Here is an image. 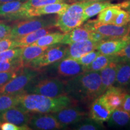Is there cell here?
<instances>
[{"mask_svg": "<svg viewBox=\"0 0 130 130\" xmlns=\"http://www.w3.org/2000/svg\"><path fill=\"white\" fill-rule=\"evenodd\" d=\"M64 93L75 102L91 104L104 93L100 71H86L64 81Z\"/></svg>", "mask_w": 130, "mask_h": 130, "instance_id": "obj_1", "label": "cell"}, {"mask_svg": "<svg viewBox=\"0 0 130 130\" xmlns=\"http://www.w3.org/2000/svg\"><path fill=\"white\" fill-rule=\"evenodd\" d=\"M18 105L21 110L30 113H53L73 105L75 102L66 94L57 97H48L25 92L18 94Z\"/></svg>", "mask_w": 130, "mask_h": 130, "instance_id": "obj_2", "label": "cell"}, {"mask_svg": "<svg viewBox=\"0 0 130 130\" xmlns=\"http://www.w3.org/2000/svg\"><path fill=\"white\" fill-rule=\"evenodd\" d=\"M40 75L25 87L24 89L25 93L39 94L53 98L65 94L64 83L63 80L54 77H40Z\"/></svg>", "mask_w": 130, "mask_h": 130, "instance_id": "obj_3", "label": "cell"}, {"mask_svg": "<svg viewBox=\"0 0 130 130\" xmlns=\"http://www.w3.org/2000/svg\"><path fill=\"white\" fill-rule=\"evenodd\" d=\"M94 1H81L69 5L62 13L58 14L56 26L63 33L80 27L83 24V13L86 7Z\"/></svg>", "mask_w": 130, "mask_h": 130, "instance_id": "obj_4", "label": "cell"}, {"mask_svg": "<svg viewBox=\"0 0 130 130\" xmlns=\"http://www.w3.org/2000/svg\"><path fill=\"white\" fill-rule=\"evenodd\" d=\"M39 17L32 19L30 18L16 23L12 27L9 38L15 39L40 28L56 25L57 16Z\"/></svg>", "mask_w": 130, "mask_h": 130, "instance_id": "obj_5", "label": "cell"}, {"mask_svg": "<svg viewBox=\"0 0 130 130\" xmlns=\"http://www.w3.org/2000/svg\"><path fill=\"white\" fill-rule=\"evenodd\" d=\"M40 70L24 67L16 77L0 87V95H18L24 92L31 81L41 74Z\"/></svg>", "mask_w": 130, "mask_h": 130, "instance_id": "obj_6", "label": "cell"}, {"mask_svg": "<svg viewBox=\"0 0 130 130\" xmlns=\"http://www.w3.org/2000/svg\"><path fill=\"white\" fill-rule=\"evenodd\" d=\"M50 66L48 71L50 77H57L63 81L85 72V66L71 58H64Z\"/></svg>", "mask_w": 130, "mask_h": 130, "instance_id": "obj_7", "label": "cell"}, {"mask_svg": "<svg viewBox=\"0 0 130 130\" xmlns=\"http://www.w3.org/2000/svg\"><path fill=\"white\" fill-rule=\"evenodd\" d=\"M66 45L57 43L49 46L40 56L33 59L26 65L25 67L40 69L60 60L65 57L67 46Z\"/></svg>", "mask_w": 130, "mask_h": 130, "instance_id": "obj_8", "label": "cell"}, {"mask_svg": "<svg viewBox=\"0 0 130 130\" xmlns=\"http://www.w3.org/2000/svg\"><path fill=\"white\" fill-rule=\"evenodd\" d=\"M84 28L89 31H96L108 39L120 38L128 35L129 32V25L118 26L114 24H101L96 20L88 21L83 25Z\"/></svg>", "mask_w": 130, "mask_h": 130, "instance_id": "obj_9", "label": "cell"}, {"mask_svg": "<svg viewBox=\"0 0 130 130\" xmlns=\"http://www.w3.org/2000/svg\"><path fill=\"white\" fill-rule=\"evenodd\" d=\"M28 126L30 129L37 130L65 129L68 127L49 113H31Z\"/></svg>", "mask_w": 130, "mask_h": 130, "instance_id": "obj_10", "label": "cell"}, {"mask_svg": "<svg viewBox=\"0 0 130 130\" xmlns=\"http://www.w3.org/2000/svg\"><path fill=\"white\" fill-rule=\"evenodd\" d=\"M51 114L60 123L68 126L78 122L88 116V113L83 108L73 105Z\"/></svg>", "mask_w": 130, "mask_h": 130, "instance_id": "obj_11", "label": "cell"}, {"mask_svg": "<svg viewBox=\"0 0 130 130\" xmlns=\"http://www.w3.org/2000/svg\"><path fill=\"white\" fill-rule=\"evenodd\" d=\"M24 3L20 1L0 3V17L10 20L28 19Z\"/></svg>", "mask_w": 130, "mask_h": 130, "instance_id": "obj_12", "label": "cell"}, {"mask_svg": "<svg viewBox=\"0 0 130 130\" xmlns=\"http://www.w3.org/2000/svg\"><path fill=\"white\" fill-rule=\"evenodd\" d=\"M112 111L101 95L90 104L88 116L94 121L102 123L108 121Z\"/></svg>", "mask_w": 130, "mask_h": 130, "instance_id": "obj_13", "label": "cell"}, {"mask_svg": "<svg viewBox=\"0 0 130 130\" xmlns=\"http://www.w3.org/2000/svg\"><path fill=\"white\" fill-rule=\"evenodd\" d=\"M130 43L129 36L120 37V38L110 39L99 42L96 50L104 55H115L121 50Z\"/></svg>", "mask_w": 130, "mask_h": 130, "instance_id": "obj_14", "label": "cell"}, {"mask_svg": "<svg viewBox=\"0 0 130 130\" xmlns=\"http://www.w3.org/2000/svg\"><path fill=\"white\" fill-rule=\"evenodd\" d=\"M31 113L21 110L18 106L9 108L0 114L3 122H8L19 126H28Z\"/></svg>", "mask_w": 130, "mask_h": 130, "instance_id": "obj_15", "label": "cell"}, {"mask_svg": "<svg viewBox=\"0 0 130 130\" xmlns=\"http://www.w3.org/2000/svg\"><path fill=\"white\" fill-rule=\"evenodd\" d=\"M98 43L90 39H86L68 45L64 58L75 59L80 57L86 53L95 50Z\"/></svg>", "mask_w": 130, "mask_h": 130, "instance_id": "obj_16", "label": "cell"}, {"mask_svg": "<svg viewBox=\"0 0 130 130\" xmlns=\"http://www.w3.org/2000/svg\"><path fill=\"white\" fill-rule=\"evenodd\" d=\"M126 93L127 92L123 87L113 85L108 87L102 95L108 106L113 111L117 108H121L123 98Z\"/></svg>", "mask_w": 130, "mask_h": 130, "instance_id": "obj_17", "label": "cell"}, {"mask_svg": "<svg viewBox=\"0 0 130 130\" xmlns=\"http://www.w3.org/2000/svg\"><path fill=\"white\" fill-rule=\"evenodd\" d=\"M69 6V4L66 3H53L40 7L29 9L27 13L29 18L48 14H60L64 12L68 9Z\"/></svg>", "mask_w": 130, "mask_h": 130, "instance_id": "obj_18", "label": "cell"}, {"mask_svg": "<svg viewBox=\"0 0 130 130\" xmlns=\"http://www.w3.org/2000/svg\"><path fill=\"white\" fill-rule=\"evenodd\" d=\"M59 31V29L56 25L47 27L30 32L19 38L15 39L14 40H16L18 47H25L32 44L40 37L44 36L46 35L51 32H60Z\"/></svg>", "mask_w": 130, "mask_h": 130, "instance_id": "obj_19", "label": "cell"}, {"mask_svg": "<svg viewBox=\"0 0 130 130\" xmlns=\"http://www.w3.org/2000/svg\"><path fill=\"white\" fill-rule=\"evenodd\" d=\"M118 63L119 62L116 58V59L111 61L106 67L100 71L104 92L115 84Z\"/></svg>", "mask_w": 130, "mask_h": 130, "instance_id": "obj_20", "label": "cell"}, {"mask_svg": "<svg viewBox=\"0 0 130 130\" xmlns=\"http://www.w3.org/2000/svg\"><path fill=\"white\" fill-rule=\"evenodd\" d=\"M107 122L110 127H125L130 123V113L125 111L121 108H117L112 111Z\"/></svg>", "mask_w": 130, "mask_h": 130, "instance_id": "obj_21", "label": "cell"}, {"mask_svg": "<svg viewBox=\"0 0 130 130\" xmlns=\"http://www.w3.org/2000/svg\"><path fill=\"white\" fill-rule=\"evenodd\" d=\"M89 38H90V31L84 28L83 27H78L69 32L64 33V36L60 43L70 45L74 42L89 39Z\"/></svg>", "mask_w": 130, "mask_h": 130, "instance_id": "obj_22", "label": "cell"}, {"mask_svg": "<svg viewBox=\"0 0 130 130\" xmlns=\"http://www.w3.org/2000/svg\"><path fill=\"white\" fill-rule=\"evenodd\" d=\"M130 84V63L119 62L117 68L116 80L114 85L121 87H128Z\"/></svg>", "mask_w": 130, "mask_h": 130, "instance_id": "obj_23", "label": "cell"}, {"mask_svg": "<svg viewBox=\"0 0 130 130\" xmlns=\"http://www.w3.org/2000/svg\"><path fill=\"white\" fill-rule=\"evenodd\" d=\"M22 53L20 56L21 60L23 62L25 67L31 61L35 59L46 51L49 46H40L30 45L28 46L22 47Z\"/></svg>", "mask_w": 130, "mask_h": 130, "instance_id": "obj_24", "label": "cell"}, {"mask_svg": "<svg viewBox=\"0 0 130 130\" xmlns=\"http://www.w3.org/2000/svg\"><path fill=\"white\" fill-rule=\"evenodd\" d=\"M114 4H111L108 1H94L84 10L83 13V22L84 23L89 19L98 14L105 8L113 6Z\"/></svg>", "mask_w": 130, "mask_h": 130, "instance_id": "obj_25", "label": "cell"}, {"mask_svg": "<svg viewBox=\"0 0 130 130\" xmlns=\"http://www.w3.org/2000/svg\"><path fill=\"white\" fill-rule=\"evenodd\" d=\"M116 59L115 55H104L101 54L87 66H85L86 71H100L109 63Z\"/></svg>", "mask_w": 130, "mask_h": 130, "instance_id": "obj_26", "label": "cell"}, {"mask_svg": "<svg viewBox=\"0 0 130 130\" xmlns=\"http://www.w3.org/2000/svg\"><path fill=\"white\" fill-rule=\"evenodd\" d=\"M63 36H64V33L60 32H51L40 37L37 41L31 45L40 46H50L60 43Z\"/></svg>", "mask_w": 130, "mask_h": 130, "instance_id": "obj_27", "label": "cell"}, {"mask_svg": "<svg viewBox=\"0 0 130 130\" xmlns=\"http://www.w3.org/2000/svg\"><path fill=\"white\" fill-rule=\"evenodd\" d=\"M71 125V129L75 130H101L104 129L102 123L98 122L89 117H86L78 122Z\"/></svg>", "mask_w": 130, "mask_h": 130, "instance_id": "obj_28", "label": "cell"}, {"mask_svg": "<svg viewBox=\"0 0 130 130\" xmlns=\"http://www.w3.org/2000/svg\"><path fill=\"white\" fill-rule=\"evenodd\" d=\"M120 9L121 7L117 4L105 8L98 14V21L103 24H113L115 16Z\"/></svg>", "mask_w": 130, "mask_h": 130, "instance_id": "obj_29", "label": "cell"}, {"mask_svg": "<svg viewBox=\"0 0 130 130\" xmlns=\"http://www.w3.org/2000/svg\"><path fill=\"white\" fill-rule=\"evenodd\" d=\"M25 67L20 57L14 59L0 61V72L19 71Z\"/></svg>", "mask_w": 130, "mask_h": 130, "instance_id": "obj_30", "label": "cell"}, {"mask_svg": "<svg viewBox=\"0 0 130 130\" xmlns=\"http://www.w3.org/2000/svg\"><path fill=\"white\" fill-rule=\"evenodd\" d=\"M18 105V95H0V114Z\"/></svg>", "mask_w": 130, "mask_h": 130, "instance_id": "obj_31", "label": "cell"}, {"mask_svg": "<svg viewBox=\"0 0 130 130\" xmlns=\"http://www.w3.org/2000/svg\"><path fill=\"white\" fill-rule=\"evenodd\" d=\"M68 0H27L24 3V6L26 9H34L42 7L50 4L57 3H65Z\"/></svg>", "mask_w": 130, "mask_h": 130, "instance_id": "obj_32", "label": "cell"}, {"mask_svg": "<svg viewBox=\"0 0 130 130\" xmlns=\"http://www.w3.org/2000/svg\"><path fill=\"white\" fill-rule=\"evenodd\" d=\"M22 49V47H18L0 52V61L14 59L20 57Z\"/></svg>", "mask_w": 130, "mask_h": 130, "instance_id": "obj_33", "label": "cell"}, {"mask_svg": "<svg viewBox=\"0 0 130 130\" xmlns=\"http://www.w3.org/2000/svg\"><path fill=\"white\" fill-rule=\"evenodd\" d=\"M100 54V52L95 50L88 53H86L83 56H81L80 57L75 58L74 60L83 66H87Z\"/></svg>", "mask_w": 130, "mask_h": 130, "instance_id": "obj_34", "label": "cell"}, {"mask_svg": "<svg viewBox=\"0 0 130 130\" xmlns=\"http://www.w3.org/2000/svg\"><path fill=\"white\" fill-rule=\"evenodd\" d=\"M129 13L127 11L122 9H120L115 16L113 24L118 26H124L129 23Z\"/></svg>", "mask_w": 130, "mask_h": 130, "instance_id": "obj_35", "label": "cell"}, {"mask_svg": "<svg viewBox=\"0 0 130 130\" xmlns=\"http://www.w3.org/2000/svg\"><path fill=\"white\" fill-rule=\"evenodd\" d=\"M117 61L119 62L130 63V43L125 46L119 53L115 55Z\"/></svg>", "mask_w": 130, "mask_h": 130, "instance_id": "obj_36", "label": "cell"}, {"mask_svg": "<svg viewBox=\"0 0 130 130\" xmlns=\"http://www.w3.org/2000/svg\"><path fill=\"white\" fill-rule=\"evenodd\" d=\"M19 71H10L5 72H0V87L7 83L8 81L16 77L21 72V70Z\"/></svg>", "mask_w": 130, "mask_h": 130, "instance_id": "obj_37", "label": "cell"}, {"mask_svg": "<svg viewBox=\"0 0 130 130\" xmlns=\"http://www.w3.org/2000/svg\"><path fill=\"white\" fill-rule=\"evenodd\" d=\"M14 48H18L17 43L14 39L5 38L0 40V52Z\"/></svg>", "mask_w": 130, "mask_h": 130, "instance_id": "obj_38", "label": "cell"}, {"mask_svg": "<svg viewBox=\"0 0 130 130\" xmlns=\"http://www.w3.org/2000/svg\"><path fill=\"white\" fill-rule=\"evenodd\" d=\"M0 129L1 130H27L30 129L28 126H19L13 123L8 122H3L0 124Z\"/></svg>", "mask_w": 130, "mask_h": 130, "instance_id": "obj_39", "label": "cell"}, {"mask_svg": "<svg viewBox=\"0 0 130 130\" xmlns=\"http://www.w3.org/2000/svg\"><path fill=\"white\" fill-rule=\"evenodd\" d=\"M12 27L3 22H0V40L9 38Z\"/></svg>", "mask_w": 130, "mask_h": 130, "instance_id": "obj_40", "label": "cell"}, {"mask_svg": "<svg viewBox=\"0 0 130 130\" xmlns=\"http://www.w3.org/2000/svg\"><path fill=\"white\" fill-rule=\"evenodd\" d=\"M89 39L96 42H101L103 40L110 39L108 37L104 36L102 34L96 31H90V38Z\"/></svg>", "mask_w": 130, "mask_h": 130, "instance_id": "obj_41", "label": "cell"}, {"mask_svg": "<svg viewBox=\"0 0 130 130\" xmlns=\"http://www.w3.org/2000/svg\"><path fill=\"white\" fill-rule=\"evenodd\" d=\"M121 108L123 110H125V111L130 113V94L129 93H126L125 95Z\"/></svg>", "mask_w": 130, "mask_h": 130, "instance_id": "obj_42", "label": "cell"}, {"mask_svg": "<svg viewBox=\"0 0 130 130\" xmlns=\"http://www.w3.org/2000/svg\"><path fill=\"white\" fill-rule=\"evenodd\" d=\"M118 4L121 9L127 11L129 13H130V0H126V1H123L122 3H119V4Z\"/></svg>", "mask_w": 130, "mask_h": 130, "instance_id": "obj_43", "label": "cell"}, {"mask_svg": "<svg viewBox=\"0 0 130 130\" xmlns=\"http://www.w3.org/2000/svg\"><path fill=\"white\" fill-rule=\"evenodd\" d=\"M20 1L22 2H25L27 0H0V3H7V2H12V1Z\"/></svg>", "mask_w": 130, "mask_h": 130, "instance_id": "obj_44", "label": "cell"}, {"mask_svg": "<svg viewBox=\"0 0 130 130\" xmlns=\"http://www.w3.org/2000/svg\"><path fill=\"white\" fill-rule=\"evenodd\" d=\"M82 1H98V0H81Z\"/></svg>", "mask_w": 130, "mask_h": 130, "instance_id": "obj_45", "label": "cell"}, {"mask_svg": "<svg viewBox=\"0 0 130 130\" xmlns=\"http://www.w3.org/2000/svg\"><path fill=\"white\" fill-rule=\"evenodd\" d=\"M128 25H129V31H130V13H129V23H128Z\"/></svg>", "mask_w": 130, "mask_h": 130, "instance_id": "obj_46", "label": "cell"}, {"mask_svg": "<svg viewBox=\"0 0 130 130\" xmlns=\"http://www.w3.org/2000/svg\"><path fill=\"white\" fill-rule=\"evenodd\" d=\"M128 90H129V91L130 92V84L128 86Z\"/></svg>", "mask_w": 130, "mask_h": 130, "instance_id": "obj_47", "label": "cell"}, {"mask_svg": "<svg viewBox=\"0 0 130 130\" xmlns=\"http://www.w3.org/2000/svg\"><path fill=\"white\" fill-rule=\"evenodd\" d=\"M128 36H129V37H130V31H129V34H128Z\"/></svg>", "mask_w": 130, "mask_h": 130, "instance_id": "obj_48", "label": "cell"}]
</instances>
